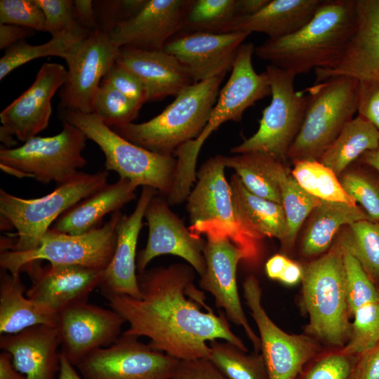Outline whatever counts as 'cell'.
<instances>
[{
	"label": "cell",
	"mask_w": 379,
	"mask_h": 379,
	"mask_svg": "<svg viewBox=\"0 0 379 379\" xmlns=\"http://www.w3.org/2000/svg\"><path fill=\"white\" fill-rule=\"evenodd\" d=\"M157 191L142 187L136 206L129 215H122L117 227V244L112 258L102 271L99 288L103 295H127L140 299L136 273V248L146 208Z\"/></svg>",
	"instance_id": "23"
},
{
	"label": "cell",
	"mask_w": 379,
	"mask_h": 379,
	"mask_svg": "<svg viewBox=\"0 0 379 379\" xmlns=\"http://www.w3.org/2000/svg\"><path fill=\"white\" fill-rule=\"evenodd\" d=\"M101 83L112 86L141 106L147 102L146 90L142 81L134 73L115 62Z\"/></svg>",
	"instance_id": "46"
},
{
	"label": "cell",
	"mask_w": 379,
	"mask_h": 379,
	"mask_svg": "<svg viewBox=\"0 0 379 379\" xmlns=\"http://www.w3.org/2000/svg\"><path fill=\"white\" fill-rule=\"evenodd\" d=\"M125 320L114 310L81 301L58 313L61 352L75 367L94 350L112 344Z\"/></svg>",
	"instance_id": "18"
},
{
	"label": "cell",
	"mask_w": 379,
	"mask_h": 379,
	"mask_svg": "<svg viewBox=\"0 0 379 379\" xmlns=\"http://www.w3.org/2000/svg\"><path fill=\"white\" fill-rule=\"evenodd\" d=\"M90 33L91 31L79 24L43 44L30 45L25 40L13 44L6 49L0 59V80L17 67L35 59L58 56L65 60L72 49Z\"/></svg>",
	"instance_id": "34"
},
{
	"label": "cell",
	"mask_w": 379,
	"mask_h": 379,
	"mask_svg": "<svg viewBox=\"0 0 379 379\" xmlns=\"http://www.w3.org/2000/svg\"><path fill=\"white\" fill-rule=\"evenodd\" d=\"M357 112L379 131V79L359 81Z\"/></svg>",
	"instance_id": "48"
},
{
	"label": "cell",
	"mask_w": 379,
	"mask_h": 379,
	"mask_svg": "<svg viewBox=\"0 0 379 379\" xmlns=\"http://www.w3.org/2000/svg\"><path fill=\"white\" fill-rule=\"evenodd\" d=\"M229 182L235 212L242 226L260 240L276 238L284 246L288 227L283 206L248 191L236 173Z\"/></svg>",
	"instance_id": "29"
},
{
	"label": "cell",
	"mask_w": 379,
	"mask_h": 379,
	"mask_svg": "<svg viewBox=\"0 0 379 379\" xmlns=\"http://www.w3.org/2000/svg\"><path fill=\"white\" fill-rule=\"evenodd\" d=\"M210 361L228 379H269L262 354L248 355L223 340L208 343Z\"/></svg>",
	"instance_id": "35"
},
{
	"label": "cell",
	"mask_w": 379,
	"mask_h": 379,
	"mask_svg": "<svg viewBox=\"0 0 379 379\" xmlns=\"http://www.w3.org/2000/svg\"><path fill=\"white\" fill-rule=\"evenodd\" d=\"M225 168L222 155H215L197 172L196 184L186 199L189 229L198 234L204 229H211L227 236L242 251L243 261L255 264L261 255L262 240L239 220Z\"/></svg>",
	"instance_id": "7"
},
{
	"label": "cell",
	"mask_w": 379,
	"mask_h": 379,
	"mask_svg": "<svg viewBox=\"0 0 379 379\" xmlns=\"http://www.w3.org/2000/svg\"><path fill=\"white\" fill-rule=\"evenodd\" d=\"M120 211L100 227L73 235L49 229L32 251H1V269L18 276L30 262L47 260L51 265H79L103 271L110 262L117 244V227L122 216Z\"/></svg>",
	"instance_id": "11"
},
{
	"label": "cell",
	"mask_w": 379,
	"mask_h": 379,
	"mask_svg": "<svg viewBox=\"0 0 379 379\" xmlns=\"http://www.w3.org/2000/svg\"><path fill=\"white\" fill-rule=\"evenodd\" d=\"M60 115L100 147L107 171H115L137 187H152L164 197L171 192L177 169L174 156L157 154L128 141L93 113L63 110Z\"/></svg>",
	"instance_id": "6"
},
{
	"label": "cell",
	"mask_w": 379,
	"mask_h": 379,
	"mask_svg": "<svg viewBox=\"0 0 379 379\" xmlns=\"http://www.w3.org/2000/svg\"><path fill=\"white\" fill-rule=\"evenodd\" d=\"M343 246L347 303L353 313L364 305L379 302V293L357 258L344 244Z\"/></svg>",
	"instance_id": "42"
},
{
	"label": "cell",
	"mask_w": 379,
	"mask_h": 379,
	"mask_svg": "<svg viewBox=\"0 0 379 379\" xmlns=\"http://www.w3.org/2000/svg\"><path fill=\"white\" fill-rule=\"evenodd\" d=\"M225 75L194 83L183 89L152 119L111 128L128 141L163 156H173L183 144L196 139L206 126Z\"/></svg>",
	"instance_id": "3"
},
{
	"label": "cell",
	"mask_w": 379,
	"mask_h": 379,
	"mask_svg": "<svg viewBox=\"0 0 379 379\" xmlns=\"http://www.w3.org/2000/svg\"><path fill=\"white\" fill-rule=\"evenodd\" d=\"M30 28L11 24H0V49H6L34 34Z\"/></svg>",
	"instance_id": "50"
},
{
	"label": "cell",
	"mask_w": 379,
	"mask_h": 379,
	"mask_svg": "<svg viewBox=\"0 0 379 379\" xmlns=\"http://www.w3.org/2000/svg\"><path fill=\"white\" fill-rule=\"evenodd\" d=\"M357 27L342 59L332 69H316L315 84L332 77L379 79V0H356Z\"/></svg>",
	"instance_id": "24"
},
{
	"label": "cell",
	"mask_w": 379,
	"mask_h": 379,
	"mask_svg": "<svg viewBox=\"0 0 379 379\" xmlns=\"http://www.w3.org/2000/svg\"><path fill=\"white\" fill-rule=\"evenodd\" d=\"M60 371L58 379H82L76 368L60 352Z\"/></svg>",
	"instance_id": "57"
},
{
	"label": "cell",
	"mask_w": 379,
	"mask_h": 379,
	"mask_svg": "<svg viewBox=\"0 0 379 379\" xmlns=\"http://www.w3.org/2000/svg\"><path fill=\"white\" fill-rule=\"evenodd\" d=\"M0 379H26L15 369L11 354L5 351L0 354Z\"/></svg>",
	"instance_id": "54"
},
{
	"label": "cell",
	"mask_w": 379,
	"mask_h": 379,
	"mask_svg": "<svg viewBox=\"0 0 379 379\" xmlns=\"http://www.w3.org/2000/svg\"><path fill=\"white\" fill-rule=\"evenodd\" d=\"M243 293L258 329L269 379H295L317 352V343L306 335L288 334L274 324L261 303L262 290L256 277L245 279Z\"/></svg>",
	"instance_id": "13"
},
{
	"label": "cell",
	"mask_w": 379,
	"mask_h": 379,
	"mask_svg": "<svg viewBox=\"0 0 379 379\" xmlns=\"http://www.w3.org/2000/svg\"><path fill=\"white\" fill-rule=\"evenodd\" d=\"M204 248L206 270L200 276L199 287L211 293L218 308L223 309L229 321L241 326L255 350L260 349V340L251 327L241 303L237 284V269L244 260L242 251L230 239L213 230H205Z\"/></svg>",
	"instance_id": "15"
},
{
	"label": "cell",
	"mask_w": 379,
	"mask_h": 379,
	"mask_svg": "<svg viewBox=\"0 0 379 379\" xmlns=\"http://www.w3.org/2000/svg\"><path fill=\"white\" fill-rule=\"evenodd\" d=\"M138 338L122 333L110 345L91 352L75 368L82 379H172L179 360Z\"/></svg>",
	"instance_id": "12"
},
{
	"label": "cell",
	"mask_w": 379,
	"mask_h": 379,
	"mask_svg": "<svg viewBox=\"0 0 379 379\" xmlns=\"http://www.w3.org/2000/svg\"><path fill=\"white\" fill-rule=\"evenodd\" d=\"M44 13L36 0H1L0 24L45 32Z\"/></svg>",
	"instance_id": "44"
},
{
	"label": "cell",
	"mask_w": 379,
	"mask_h": 379,
	"mask_svg": "<svg viewBox=\"0 0 379 379\" xmlns=\"http://www.w3.org/2000/svg\"><path fill=\"white\" fill-rule=\"evenodd\" d=\"M144 218L148 225V238L145 247L137 255L138 274L145 272L154 258L171 254L184 259L199 276L204 274L206 241L185 225L163 196L157 193L152 197Z\"/></svg>",
	"instance_id": "17"
},
{
	"label": "cell",
	"mask_w": 379,
	"mask_h": 379,
	"mask_svg": "<svg viewBox=\"0 0 379 379\" xmlns=\"http://www.w3.org/2000/svg\"><path fill=\"white\" fill-rule=\"evenodd\" d=\"M351 357L342 352L328 354L314 364L304 379H350Z\"/></svg>",
	"instance_id": "47"
},
{
	"label": "cell",
	"mask_w": 379,
	"mask_h": 379,
	"mask_svg": "<svg viewBox=\"0 0 379 379\" xmlns=\"http://www.w3.org/2000/svg\"><path fill=\"white\" fill-rule=\"evenodd\" d=\"M222 161L225 168L235 171L248 191L281 204L280 180L286 164L256 152L222 155Z\"/></svg>",
	"instance_id": "32"
},
{
	"label": "cell",
	"mask_w": 379,
	"mask_h": 379,
	"mask_svg": "<svg viewBox=\"0 0 379 379\" xmlns=\"http://www.w3.org/2000/svg\"><path fill=\"white\" fill-rule=\"evenodd\" d=\"M46 18L45 32L59 36L80 24L77 20L74 1L36 0Z\"/></svg>",
	"instance_id": "45"
},
{
	"label": "cell",
	"mask_w": 379,
	"mask_h": 379,
	"mask_svg": "<svg viewBox=\"0 0 379 379\" xmlns=\"http://www.w3.org/2000/svg\"><path fill=\"white\" fill-rule=\"evenodd\" d=\"M357 379H379V343L363 354L357 372Z\"/></svg>",
	"instance_id": "51"
},
{
	"label": "cell",
	"mask_w": 379,
	"mask_h": 379,
	"mask_svg": "<svg viewBox=\"0 0 379 379\" xmlns=\"http://www.w3.org/2000/svg\"><path fill=\"white\" fill-rule=\"evenodd\" d=\"M379 145V131L362 117L357 115L347 122L319 161L339 178L366 152Z\"/></svg>",
	"instance_id": "33"
},
{
	"label": "cell",
	"mask_w": 379,
	"mask_h": 379,
	"mask_svg": "<svg viewBox=\"0 0 379 379\" xmlns=\"http://www.w3.org/2000/svg\"><path fill=\"white\" fill-rule=\"evenodd\" d=\"M310 216L300 245L301 253L305 257L316 256L326 251L343 227L359 220H371L357 204L322 200Z\"/></svg>",
	"instance_id": "31"
},
{
	"label": "cell",
	"mask_w": 379,
	"mask_h": 379,
	"mask_svg": "<svg viewBox=\"0 0 379 379\" xmlns=\"http://www.w3.org/2000/svg\"><path fill=\"white\" fill-rule=\"evenodd\" d=\"M115 62L134 73L143 83L147 102L177 96L194 82L181 63L161 51L120 47Z\"/></svg>",
	"instance_id": "26"
},
{
	"label": "cell",
	"mask_w": 379,
	"mask_h": 379,
	"mask_svg": "<svg viewBox=\"0 0 379 379\" xmlns=\"http://www.w3.org/2000/svg\"><path fill=\"white\" fill-rule=\"evenodd\" d=\"M339 180L345 192L362 206L370 219L379 222V185L354 170H346Z\"/></svg>",
	"instance_id": "43"
},
{
	"label": "cell",
	"mask_w": 379,
	"mask_h": 379,
	"mask_svg": "<svg viewBox=\"0 0 379 379\" xmlns=\"http://www.w3.org/2000/svg\"><path fill=\"white\" fill-rule=\"evenodd\" d=\"M119 49L109 33L100 29L91 32L72 49L65 59L68 69L60 91V111L92 113L95 95Z\"/></svg>",
	"instance_id": "14"
},
{
	"label": "cell",
	"mask_w": 379,
	"mask_h": 379,
	"mask_svg": "<svg viewBox=\"0 0 379 379\" xmlns=\"http://www.w3.org/2000/svg\"><path fill=\"white\" fill-rule=\"evenodd\" d=\"M137 186L119 178L113 184H106L95 193L83 199L62 214L51 229L68 234L78 235L98 227L103 217L119 211L135 198Z\"/></svg>",
	"instance_id": "28"
},
{
	"label": "cell",
	"mask_w": 379,
	"mask_h": 379,
	"mask_svg": "<svg viewBox=\"0 0 379 379\" xmlns=\"http://www.w3.org/2000/svg\"><path fill=\"white\" fill-rule=\"evenodd\" d=\"M293 164L292 175L312 196L322 201L357 204L345 192L336 174L319 161L301 160Z\"/></svg>",
	"instance_id": "36"
},
{
	"label": "cell",
	"mask_w": 379,
	"mask_h": 379,
	"mask_svg": "<svg viewBox=\"0 0 379 379\" xmlns=\"http://www.w3.org/2000/svg\"><path fill=\"white\" fill-rule=\"evenodd\" d=\"M193 0H147L134 15L117 22L108 32L118 47L161 51L181 31Z\"/></svg>",
	"instance_id": "20"
},
{
	"label": "cell",
	"mask_w": 379,
	"mask_h": 379,
	"mask_svg": "<svg viewBox=\"0 0 379 379\" xmlns=\"http://www.w3.org/2000/svg\"><path fill=\"white\" fill-rule=\"evenodd\" d=\"M60 344L57 327L44 324L0 337L1 349L11 354L14 367L26 379H58Z\"/></svg>",
	"instance_id": "25"
},
{
	"label": "cell",
	"mask_w": 379,
	"mask_h": 379,
	"mask_svg": "<svg viewBox=\"0 0 379 379\" xmlns=\"http://www.w3.org/2000/svg\"><path fill=\"white\" fill-rule=\"evenodd\" d=\"M302 267L298 263L290 260L279 281L288 286L298 284L302 278Z\"/></svg>",
	"instance_id": "55"
},
{
	"label": "cell",
	"mask_w": 379,
	"mask_h": 379,
	"mask_svg": "<svg viewBox=\"0 0 379 379\" xmlns=\"http://www.w3.org/2000/svg\"><path fill=\"white\" fill-rule=\"evenodd\" d=\"M141 107L112 86L101 83L93 103L92 113L105 125L114 128L132 123Z\"/></svg>",
	"instance_id": "40"
},
{
	"label": "cell",
	"mask_w": 379,
	"mask_h": 379,
	"mask_svg": "<svg viewBox=\"0 0 379 379\" xmlns=\"http://www.w3.org/2000/svg\"><path fill=\"white\" fill-rule=\"evenodd\" d=\"M194 270L186 263L159 266L138 274L141 298L105 295L126 323V335L144 336L149 344L179 361L208 358V342L223 340L247 352L223 314L208 308L194 284Z\"/></svg>",
	"instance_id": "1"
},
{
	"label": "cell",
	"mask_w": 379,
	"mask_h": 379,
	"mask_svg": "<svg viewBox=\"0 0 379 379\" xmlns=\"http://www.w3.org/2000/svg\"><path fill=\"white\" fill-rule=\"evenodd\" d=\"M289 261L287 257L281 254L272 256L265 264L267 277L271 279L279 281Z\"/></svg>",
	"instance_id": "53"
},
{
	"label": "cell",
	"mask_w": 379,
	"mask_h": 379,
	"mask_svg": "<svg viewBox=\"0 0 379 379\" xmlns=\"http://www.w3.org/2000/svg\"><path fill=\"white\" fill-rule=\"evenodd\" d=\"M86 139L80 129L63 121L62 130L55 135L35 136L18 147L1 149L0 166L18 178L60 185L77 177L86 164L82 154Z\"/></svg>",
	"instance_id": "9"
},
{
	"label": "cell",
	"mask_w": 379,
	"mask_h": 379,
	"mask_svg": "<svg viewBox=\"0 0 379 379\" xmlns=\"http://www.w3.org/2000/svg\"><path fill=\"white\" fill-rule=\"evenodd\" d=\"M105 170L81 173L72 180L58 185L51 193L36 199H23L0 190L1 228L14 227V240L9 238L1 250L26 252L38 247L41 239L66 211L98 192L107 184Z\"/></svg>",
	"instance_id": "4"
},
{
	"label": "cell",
	"mask_w": 379,
	"mask_h": 379,
	"mask_svg": "<svg viewBox=\"0 0 379 379\" xmlns=\"http://www.w3.org/2000/svg\"><path fill=\"white\" fill-rule=\"evenodd\" d=\"M280 186L281 205L288 227V237L283 247L290 249L295 244L302 225L321 200L305 191L292 175L288 167L281 175Z\"/></svg>",
	"instance_id": "37"
},
{
	"label": "cell",
	"mask_w": 379,
	"mask_h": 379,
	"mask_svg": "<svg viewBox=\"0 0 379 379\" xmlns=\"http://www.w3.org/2000/svg\"><path fill=\"white\" fill-rule=\"evenodd\" d=\"M356 27V0H322L302 28L281 38L267 39L254 53L295 76L332 69L344 55Z\"/></svg>",
	"instance_id": "2"
},
{
	"label": "cell",
	"mask_w": 379,
	"mask_h": 379,
	"mask_svg": "<svg viewBox=\"0 0 379 379\" xmlns=\"http://www.w3.org/2000/svg\"><path fill=\"white\" fill-rule=\"evenodd\" d=\"M270 0H237L239 16L255 14L262 9Z\"/></svg>",
	"instance_id": "56"
},
{
	"label": "cell",
	"mask_w": 379,
	"mask_h": 379,
	"mask_svg": "<svg viewBox=\"0 0 379 379\" xmlns=\"http://www.w3.org/2000/svg\"><path fill=\"white\" fill-rule=\"evenodd\" d=\"M74 4L79 22L91 32L98 29L94 2L91 0H75Z\"/></svg>",
	"instance_id": "52"
},
{
	"label": "cell",
	"mask_w": 379,
	"mask_h": 379,
	"mask_svg": "<svg viewBox=\"0 0 379 379\" xmlns=\"http://www.w3.org/2000/svg\"><path fill=\"white\" fill-rule=\"evenodd\" d=\"M254 51L255 46L251 42L241 46L230 78L220 90L210 119L202 133L194 139L201 147L221 124L228 121H240L246 109L271 94L266 72L258 74L253 68L252 56Z\"/></svg>",
	"instance_id": "21"
},
{
	"label": "cell",
	"mask_w": 379,
	"mask_h": 379,
	"mask_svg": "<svg viewBox=\"0 0 379 379\" xmlns=\"http://www.w3.org/2000/svg\"><path fill=\"white\" fill-rule=\"evenodd\" d=\"M341 239L371 280L379 281V222L359 220L349 225Z\"/></svg>",
	"instance_id": "39"
},
{
	"label": "cell",
	"mask_w": 379,
	"mask_h": 379,
	"mask_svg": "<svg viewBox=\"0 0 379 379\" xmlns=\"http://www.w3.org/2000/svg\"><path fill=\"white\" fill-rule=\"evenodd\" d=\"M25 293L20 275L1 272V335L15 334L40 324L56 326L58 313L29 299Z\"/></svg>",
	"instance_id": "30"
},
{
	"label": "cell",
	"mask_w": 379,
	"mask_h": 379,
	"mask_svg": "<svg viewBox=\"0 0 379 379\" xmlns=\"http://www.w3.org/2000/svg\"><path fill=\"white\" fill-rule=\"evenodd\" d=\"M341 239L320 258L306 264L302 273V303L308 313L309 333L333 345L350 335Z\"/></svg>",
	"instance_id": "5"
},
{
	"label": "cell",
	"mask_w": 379,
	"mask_h": 379,
	"mask_svg": "<svg viewBox=\"0 0 379 379\" xmlns=\"http://www.w3.org/2000/svg\"><path fill=\"white\" fill-rule=\"evenodd\" d=\"M39 262L28 263L21 270L32 281L26 295L57 313L69 305L86 301L100 286L101 270L79 265L49 264L42 267Z\"/></svg>",
	"instance_id": "22"
},
{
	"label": "cell",
	"mask_w": 379,
	"mask_h": 379,
	"mask_svg": "<svg viewBox=\"0 0 379 379\" xmlns=\"http://www.w3.org/2000/svg\"><path fill=\"white\" fill-rule=\"evenodd\" d=\"M265 72L271 88V102L262 111L257 131L230 151L234 154L260 153L286 164L305 118L308 95L305 90H295L293 73L271 64Z\"/></svg>",
	"instance_id": "10"
},
{
	"label": "cell",
	"mask_w": 379,
	"mask_h": 379,
	"mask_svg": "<svg viewBox=\"0 0 379 379\" xmlns=\"http://www.w3.org/2000/svg\"><path fill=\"white\" fill-rule=\"evenodd\" d=\"M359 159L361 163L379 171V145L376 149L364 153Z\"/></svg>",
	"instance_id": "58"
},
{
	"label": "cell",
	"mask_w": 379,
	"mask_h": 379,
	"mask_svg": "<svg viewBox=\"0 0 379 379\" xmlns=\"http://www.w3.org/2000/svg\"><path fill=\"white\" fill-rule=\"evenodd\" d=\"M237 16V0H193L182 30L225 33Z\"/></svg>",
	"instance_id": "38"
},
{
	"label": "cell",
	"mask_w": 379,
	"mask_h": 379,
	"mask_svg": "<svg viewBox=\"0 0 379 379\" xmlns=\"http://www.w3.org/2000/svg\"><path fill=\"white\" fill-rule=\"evenodd\" d=\"M322 0H272L258 12L237 16L225 33H264L274 39L290 35L305 25L314 15Z\"/></svg>",
	"instance_id": "27"
},
{
	"label": "cell",
	"mask_w": 379,
	"mask_h": 379,
	"mask_svg": "<svg viewBox=\"0 0 379 379\" xmlns=\"http://www.w3.org/2000/svg\"><path fill=\"white\" fill-rule=\"evenodd\" d=\"M245 32H191L171 39L163 50L173 55L194 83L226 75L237 53L249 36Z\"/></svg>",
	"instance_id": "19"
},
{
	"label": "cell",
	"mask_w": 379,
	"mask_h": 379,
	"mask_svg": "<svg viewBox=\"0 0 379 379\" xmlns=\"http://www.w3.org/2000/svg\"><path fill=\"white\" fill-rule=\"evenodd\" d=\"M67 74L60 64L45 62L41 66L29 88L0 113L1 142L13 145V136L25 142L48 126L52 99L65 82Z\"/></svg>",
	"instance_id": "16"
},
{
	"label": "cell",
	"mask_w": 379,
	"mask_h": 379,
	"mask_svg": "<svg viewBox=\"0 0 379 379\" xmlns=\"http://www.w3.org/2000/svg\"><path fill=\"white\" fill-rule=\"evenodd\" d=\"M359 81L335 77L307 88L308 102L288 159L319 161L357 112Z\"/></svg>",
	"instance_id": "8"
},
{
	"label": "cell",
	"mask_w": 379,
	"mask_h": 379,
	"mask_svg": "<svg viewBox=\"0 0 379 379\" xmlns=\"http://www.w3.org/2000/svg\"><path fill=\"white\" fill-rule=\"evenodd\" d=\"M352 314L350 340L341 352L350 356L364 354L379 343V302L364 305Z\"/></svg>",
	"instance_id": "41"
},
{
	"label": "cell",
	"mask_w": 379,
	"mask_h": 379,
	"mask_svg": "<svg viewBox=\"0 0 379 379\" xmlns=\"http://www.w3.org/2000/svg\"><path fill=\"white\" fill-rule=\"evenodd\" d=\"M172 379H228L207 358L179 361Z\"/></svg>",
	"instance_id": "49"
}]
</instances>
